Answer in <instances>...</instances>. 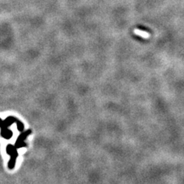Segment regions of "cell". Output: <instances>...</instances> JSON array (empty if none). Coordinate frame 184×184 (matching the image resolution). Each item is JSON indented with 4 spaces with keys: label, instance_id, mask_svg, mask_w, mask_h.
I'll return each instance as SVG.
<instances>
[{
    "label": "cell",
    "instance_id": "2",
    "mask_svg": "<svg viewBox=\"0 0 184 184\" xmlns=\"http://www.w3.org/2000/svg\"><path fill=\"white\" fill-rule=\"evenodd\" d=\"M31 133H32V131H31L30 130H26V131L24 132V133H22V134H21L19 137H18L17 140H16V142H15V147H16V149L21 148V147H23V146H25V143H24V141L27 138V137L29 136Z\"/></svg>",
    "mask_w": 184,
    "mask_h": 184
},
{
    "label": "cell",
    "instance_id": "1",
    "mask_svg": "<svg viewBox=\"0 0 184 184\" xmlns=\"http://www.w3.org/2000/svg\"><path fill=\"white\" fill-rule=\"evenodd\" d=\"M6 151L8 153V154H9L10 157H11L10 161L9 162V168L13 169L14 167H15L16 158L18 157V153L17 150H16V147L11 144L8 145L6 147Z\"/></svg>",
    "mask_w": 184,
    "mask_h": 184
},
{
    "label": "cell",
    "instance_id": "7",
    "mask_svg": "<svg viewBox=\"0 0 184 184\" xmlns=\"http://www.w3.org/2000/svg\"><path fill=\"white\" fill-rule=\"evenodd\" d=\"M2 120L0 119V126H1V124H2Z\"/></svg>",
    "mask_w": 184,
    "mask_h": 184
},
{
    "label": "cell",
    "instance_id": "5",
    "mask_svg": "<svg viewBox=\"0 0 184 184\" xmlns=\"http://www.w3.org/2000/svg\"><path fill=\"white\" fill-rule=\"evenodd\" d=\"M134 33H135L136 35H140V36H141V37L145 38H147L150 37V35L148 34V33L144 32H141V31L136 30V31H134Z\"/></svg>",
    "mask_w": 184,
    "mask_h": 184
},
{
    "label": "cell",
    "instance_id": "4",
    "mask_svg": "<svg viewBox=\"0 0 184 184\" xmlns=\"http://www.w3.org/2000/svg\"><path fill=\"white\" fill-rule=\"evenodd\" d=\"M1 135L5 139H9L12 136V132L9 130V129H4L1 130Z\"/></svg>",
    "mask_w": 184,
    "mask_h": 184
},
{
    "label": "cell",
    "instance_id": "3",
    "mask_svg": "<svg viewBox=\"0 0 184 184\" xmlns=\"http://www.w3.org/2000/svg\"><path fill=\"white\" fill-rule=\"evenodd\" d=\"M16 121V119L14 117H9L8 118H6L5 121H2V124L0 126L1 129L4 130V129H7L8 127H10L12 124H14V122Z\"/></svg>",
    "mask_w": 184,
    "mask_h": 184
},
{
    "label": "cell",
    "instance_id": "6",
    "mask_svg": "<svg viewBox=\"0 0 184 184\" xmlns=\"http://www.w3.org/2000/svg\"><path fill=\"white\" fill-rule=\"evenodd\" d=\"M16 122H17V127H18V130H19V131H22L23 130V129H24V125H23V124H22L21 121H16Z\"/></svg>",
    "mask_w": 184,
    "mask_h": 184
}]
</instances>
